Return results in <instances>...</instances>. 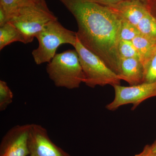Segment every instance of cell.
Here are the masks:
<instances>
[{"instance_id":"1","label":"cell","mask_w":156,"mask_h":156,"mask_svg":"<svg viewBox=\"0 0 156 156\" xmlns=\"http://www.w3.org/2000/svg\"><path fill=\"white\" fill-rule=\"evenodd\" d=\"M59 1L76 20V32L80 43L118 76L121 61L119 46L122 19L107 6L90 0Z\"/></svg>"},{"instance_id":"2","label":"cell","mask_w":156,"mask_h":156,"mask_svg":"<svg viewBox=\"0 0 156 156\" xmlns=\"http://www.w3.org/2000/svg\"><path fill=\"white\" fill-rule=\"evenodd\" d=\"M46 70L56 87L75 89L83 83L84 73L75 49L56 53L48 62Z\"/></svg>"},{"instance_id":"3","label":"cell","mask_w":156,"mask_h":156,"mask_svg":"<svg viewBox=\"0 0 156 156\" xmlns=\"http://www.w3.org/2000/svg\"><path fill=\"white\" fill-rule=\"evenodd\" d=\"M39 45L32 54L37 65L50 62L59 46L69 44L74 47L77 41L76 32L64 27L55 19L48 23L37 35Z\"/></svg>"},{"instance_id":"4","label":"cell","mask_w":156,"mask_h":156,"mask_svg":"<svg viewBox=\"0 0 156 156\" xmlns=\"http://www.w3.org/2000/svg\"><path fill=\"white\" fill-rule=\"evenodd\" d=\"M74 48L77 52L84 75L83 83L87 87L95 88L111 85H120L119 76L110 69L98 56L83 46L77 40Z\"/></svg>"},{"instance_id":"5","label":"cell","mask_w":156,"mask_h":156,"mask_svg":"<svg viewBox=\"0 0 156 156\" xmlns=\"http://www.w3.org/2000/svg\"><path fill=\"white\" fill-rule=\"evenodd\" d=\"M57 19L49 9L34 2L20 8L9 21L20 32L27 44L32 42L48 23Z\"/></svg>"},{"instance_id":"6","label":"cell","mask_w":156,"mask_h":156,"mask_svg":"<svg viewBox=\"0 0 156 156\" xmlns=\"http://www.w3.org/2000/svg\"><path fill=\"white\" fill-rule=\"evenodd\" d=\"M113 87L114 99L106 106L107 109L111 111L128 104H132L131 110H134L143 101L156 97V82L143 83L129 87L116 85Z\"/></svg>"},{"instance_id":"7","label":"cell","mask_w":156,"mask_h":156,"mask_svg":"<svg viewBox=\"0 0 156 156\" xmlns=\"http://www.w3.org/2000/svg\"><path fill=\"white\" fill-rule=\"evenodd\" d=\"M31 124L17 125L9 130L0 144V156L29 155L28 139Z\"/></svg>"},{"instance_id":"8","label":"cell","mask_w":156,"mask_h":156,"mask_svg":"<svg viewBox=\"0 0 156 156\" xmlns=\"http://www.w3.org/2000/svg\"><path fill=\"white\" fill-rule=\"evenodd\" d=\"M29 156H71L50 139L41 125L31 124L28 139Z\"/></svg>"},{"instance_id":"9","label":"cell","mask_w":156,"mask_h":156,"mask_svg":"<svg viewBox=\"0 0 156 156\" xmlns=\"http://www.w3.org/2000/svg\"><path fill=\"white\" fill-rule=\"evenodd\" d=\"M106 6L121 19L136 27L148 12L146 5L137 0H127L115 5Z\"/></svg>"},{"instance_id":"10","label":"cell","mask_w":156,"mask_h":156,"mask_svg":"<svg viewBox=\"0 0 156 156\" xmlns=\"http://www.w3.org/2000/svg\"><path fill=\"white\" fill-rule=\"evenodd\" d=\"M144 66L142 62L135 58H121L119 76L130 86L143 83Z\"/></svg>"},{"instance_id":"11","label":"cell","mask_w":156,"mask_h":156,"mask_svg":"<svg viewBox=\"0 0 156 156\" xmlns=\"http://www.w3.org/2000/svg\"><path fill=\"white\" fill-rule=\"evenodd\" d=\"M16 42L25 43L22 35L11 23L9 21L0 27V50Z\"/></svg>"},{"instance_id":"12","label":"cell","mask_w":156,"mask_h":156,"mask_svg":"<svg viewBox=\"0 0 156 156\" xmlns=\"http://www.w3.org/2000/svg\"><path fill=\"white\" fill-rule=\"evenodd\" d=\"M142 62L147 58L156 47V41L140 34L132 41Z\"/></svg>"},{"instance_id":"13","label":"cell","mask_w":156,"mask_h":156,"mask_svg":"<svg viewBox=\"0 0 156 156\" xmlns=\"http://www.w3.org/2000/svg\"><path fill=\"white\" fill-rule=\"evenodd\" d=\"M140 34L156 41V20L149 11L136 26Z\"/></svg>"},{"instance_id":"14","label":"cell","mask_w":156,"mask_h":156,"mask_svg":"<svg viewBox=\"0 0 156 156\" xmlns=\"http://www.w3.org/2000/svg\"><path fill=\"white\" fill-rule=\"evenodd\" d=\"M143 64L144 69L143 83L156 82V47Z\"/></svg>"},{"instance_id":"15","label":"cell","mask_w":156,"mask_h":156,"mask_svg":"<svg viewBox=\"0 0 156 156\" xmlns=\"http://www.w3.org/2000/svg\"><path fill=\"white\" fill-rule=\"evenodd\" d=\"M34 2L32 0H0V7L6 12L9 21L11 17L20 8Z\"/></svg>"},{"instance_id":"16","label":"cell","mask_w":156,"mask_h":156,"mask_svg":"<svg viewBox=\"0 0 156 156\" xmlns=\"http://www.w3.org/2000/svg\"><path fill=\"white\" fill-rule=\"evenodd\" d=\"M119 51L121 58H139L141 60L139 54L132 41L123 40L120 41Z\"/></svg>"},{"instance_id":"17","label":"cell","mask_w":156,"mask_h":156,"mask_svg":"<svg viewBox=\"0 0 156 156\" xmlns=\"http://www.w3.org/2000/svg\"><path fill=\"white\" fill-rule=\"evenodd\" d=\"M13 92L5 81L0 80V111L3 112L13 101Z\"/></svg>"},{"instance_id":"18","label":"cell","mask_w":156,"mask_h":156,"mask_svg":"<svg viewBox=\"0 0 156 156\" xmlns=\"http://www.w3.org/2000/svg\"><path fill=\"white\" fill-rule=\"evenodd\" d=\"M140 34V33L136 27L122 20L120 31L121 41L123 40L132 41L135 37Z\"/></svg>"},{"instance_id":"19","label":"cell","mask_w":156,"mask_h":156,"mask_svg":"<svg viewBox=\"0 0 156 156\" xmlns=\"http://www.w3.org/2000/svg\"><path fill=\"white\" fill-rule=\"evenodd\" d=\"M146 6L150 13L156 20V0H147Z\"/></svg>"},{"instance_id":"20","label":"cell","mask_w":156,"mask_h":156,"mask_svg":"<svg viewBox=\"0 0 156 156\" xmlns=\"http://www.w3.org/2000/svg\"><path fill=\"white\" fill-rule=\"evenodd\" d=\"M90 1L103 5L109 6L115 5L127 0H90Z\"/></svg>"},{"instance_id":"21","label":"cell","mask_w":156,"mask_h":156,"mask_svg":"<svg viewBox=\"0 0 156 156\" xmlns=\"http://www.w3.org/2000/svg\"><path fill=\"white\" fill-rule=\"evenodd\" d=\"M134 156H156V153L153 151L151 145H147L140 153L136 154Z\"/></svg>"},{"instance_id":"22","label":"cell","mask_w":156,"mask_h":156,"mask_svg":"<svg viewBox=\"0 0 156 156\" xmlns=\"http://www.w3.org/2000/svg\"><path fill=\"white\" fill-rule=\"evenodd\" d=\"M9 22V17L6 12L2 8L0 7V27L2 26Z\"/></svg>"},{"instance_id":"23","label":"cell","mask_w":156,"mask_h":156,"mask_svg":"<svg viewBox=\"0 0 156 156\" xmlns=\"http://www.w3.org/2000/svg\"><path fill=\"white\" fill-rule=\"evenodd\" d=\"M32 1L37 5L41 6L44 9H49L45 0H32Z\"/></svg>"},{"instance_id":"24","label":"cell","mask_w":156,"mask_h":156,"mask_svg":"<svg viewBox=\"0 0 156 156\" xmlns=\"http://www.w3.org/2000/svg\"><path fill=\"white\" fill-rule=\"evenodd\" d=\"M151 147L153 151L154 152L156 153V140L151 145Z\"/></svg>"},{"instance_id":"25","label":"cell","mask_w":156,"mask_h":156,"mask_svg":"<svg viewBox=\"0 0 156 156\" xmlns=\"http://www.w3.org/2000/svg\"><path fill=\"white\" fill-rule=\"evenodd\" d=\"M137 1H139L140 2H141L143 4H144V5H146V4L147 2V0H137Z\"/></svg>"}]
</instances>
